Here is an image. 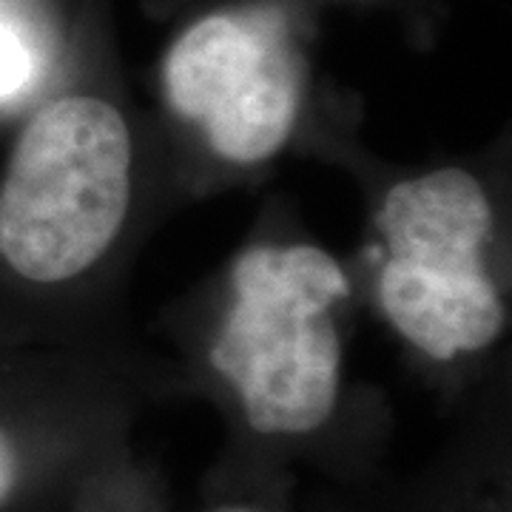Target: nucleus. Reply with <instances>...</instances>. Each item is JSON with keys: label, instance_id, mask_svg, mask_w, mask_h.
Here are the masks:
<instances>
[{"label": "nucleus", "instance_id": "f257e3e1", "mask_svg": "<svg viewBox=\"0 0 512 512\" xmlns=\"http://www.w3.org/2000/svg\"><path fill=\"white\" fill-rule=\"evenodd\" d=\"M234 305L211 365L237 387L259 433H308L339 396L342 345L330 305L348 296L336 259L313 245L251 248L234 265Z\"/></svg>", "mask_w": 512, "mask_h": 512}, {"label": "nucleus", "instance_id": "f03ea898", "mask_svg": "<svg viewBox=\"0 0 512 512\" xmlns=\"http://www.w3.org/2000/svg\"><path fill=\"white\" fill-rule=\"evenodd\" d=\"M131 197V134L97 97H63L26 126L0 188V254L63 282L106 254Z\"/></svg>", "mask_w": 512, "mask_h": 512}, {"label": "nucleus", "instance_id": "7ed1b4c3", "mask_svg": "<svg viewBox=\"0 0 512 512\" xmlns=\"http://www.w3.org/2000/svg\"><path fill=\"white\" fill-rule=\"evenodd\" d=\"M376 222L387 245L379 296L404 339L441 362L493 345L504 305L484 271L493 211L476 177L441 168L404 180Z\"/></svg>", "mask_w": 512, "mask_h": 512}, {"label": "nucleus", "instance_id": "20e7f679", "mask_svg": "<svg viewBox=\"0 0 512 512\" xmlns=\"http://www.w3.org/2000/svg\"><path fill=\"white\" fill-rule=\"evenodd\" d=\"M165 92L234 163H259L291 137L299 57L276 12L208 15L171 46Z\"/></svg>", "mask_w": 512, "mask_h": 512}, {"label": "nucleus", "instance_id": "39448f33", "mask_svg": "<svg viewBox=\"0 0 512 512\" xmlns=\"http://www.w3.org/2000/svg\"><path fill=\"white\" fill-rule=\"evenodd\" d=\"M29 80V55L12 29L0 23V97L20 92Z\"/></svg>", "mask_w": 512, "mask_h": 512}, {"label": "nucleus", "instance_id": "423d86ee", "mask_svg": "<svg viewBox=\"0 0 512 512\" xmlns=\"http://www.w3.org/2000/svg\"><path fill=\"white\" fill-rule=\"evenodd\" d=\"M15 481H18V456H15L12 441L0 433V501L12 493Z\"/></svg>", "mask_w": 512, "mask_h": 512}]
</instances>
